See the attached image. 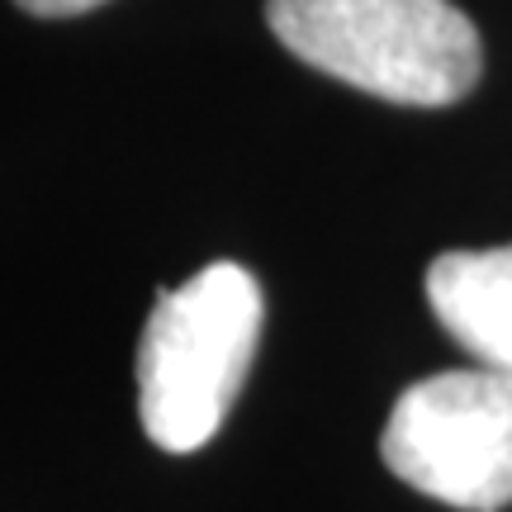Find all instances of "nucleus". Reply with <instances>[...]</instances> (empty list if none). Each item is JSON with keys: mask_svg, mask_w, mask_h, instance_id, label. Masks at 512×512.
Masks as SVG:
<instances>
[{"mask_svg": "<svg viewBox=\"0 0 512 512\" xmlns=\"http://www.w3.org/2000/svg\"><path fill=\"white\" fill-rule=\"evenodd\" d=\"M427 309L475 366L512 375V242L441 252L427 266Z\"/></svg>", "mask_w": 512, "mask_h": 512, "instance_id": "20e7f679", "label": "nucleus"}, {"mask_svg": "<svg viewBox=\"0 0 512 512\" xmlns=\"http://www.w3.org/2000/svg\"><path fill=\"white\" fill-rule=\"evenodd\" d=\"M266 24L313 72L389 105H456L484 72L479 29L451 0H266Z\"/></svg>", "mask_w": 512, "mask_h": 512, "instance_id": "f257e3e1", "label": "nucleus"}, {"mask_svg": "<svg viewBox=\"0 0 512 512\" xmlns=\"http://www.w3.org/2000/svg\"><path fill=\"white\" fill-rule=\"evenodd\" d=\"M15 5L38 19H67V15H86V10L105 5V0H15Z\"/></svg>", "mask_w": 512, "mask_h": 512, "instance_id": "39448f33", "label": "nucleus"}, {"mask_svg": "<svg viewBox=\"0 0 512 512\" xmlns=\"http://www.w3.org/2000/svg\"><path fill=\"white\" fill-rule=\"evenodd\" d=\"M261 318V285L238 261H214L152 304L138 342V418L152 446L190 456L214 441L247 384Z\"/></svg>", "mask_w": 512, "mask_h": 512, "instance_id": "f03ea898", "label": "nucleus"}, {"mask_svg": "<svg viewBox=\"0 0 512 512\" xmlns=\"http://www.w3.org/2000/svg\"><path fill=\"white\" fill-rule=\"evenodd\" d=\"M380 456L394 475L460 512L512 503V375L441 370L408 384L389 408Z\"/></svg>", "mask_w": 512, "mask_h": 512, "instance_id": "7ed1b4c3", "label": "nucleus"}]
</instances>
